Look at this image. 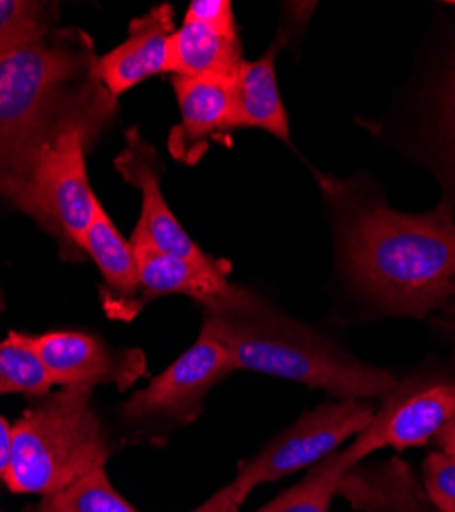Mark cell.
Wrapping results in <instances>:
<instances>
[{"instance_id": "cell-1", "label": "cell", "mask_w": 455, "mask_h": 512, "mask_svg": "<svg viewBox=\"0 0 455 512\" xmlns=\"http://www.w3.org/2000/svg\"><path fill=\"white\" fill-rule=\"evenodd\" d=\"M201 310V328L226 349L236 369L296 381L335 400H384L398 383L390 371L355 359L253 289L232 283Z\"/></svg>"}, {"instance_id": "cell-2", "label": "cell", "mask_w": 455, "mask_h": 512, "mask_svg": "<svg viewBox=\"0 0 455 512\" xmlns=\"http://www.w3.org/2000/svg\"><path fill=\"white\" fill-rule=\"evenodd\" d=\"M341 252L355 287L394 316L427 318L455 297V211L367 205L345 222Z\"/></svg>"}, {"instance_id": "cell-3", "label": "cell", "mask_w": 455, "mask_h": 512, "mask_svg": "<svg viewBox=\"0 0 455 512\" xmlns=\"http://www.w3.org/2000/svg\"><path fill=\"white\" fill-rule=\"evenodd\" d=\"M93 39L52 29L0 60V195L17 205L31 168L97 78Z\"/></svg>"}, {"instance_id": "cell-4", "label": "cell", "mask_w": 455, "mask_h": 512, "mask_svg": "<svg viewBox=\"0 0 455 512\" xmlns=\"http://www.w3.org/2000/svg\"><path fill=\"white\" fill-rule=\"evenodd\" d=\"M91 398V388H62L15 422L5 476L13 492L50 496L105 467L111 435Z\"/></svg>"}, {"instance_id": "cell-5", "label": "cell", "mask_w": 455, "mask_h": 512, "mask_svg": "<svg viewBox=\"0 0 455 512\" xmlns=\"http://www.w3.org/2000/svg\"><path fill=\"white\" fill-rule=\"evenodd\" d=\"M115 113V97L95 78L56 134L41 148L17 207L44 224L68 248L95 220L99 205L87 175V148Z\"/></svg>"}, {"instance_id": "cell-6", "label": "cell", "mask_w": 455, "mask_h": 512, "mask_svg": "<svg viewBox=\"0 0 455 512\" xmlns=\"http://www.w3.org/2000/svg\"><path fill=\"white\" fill-rule=\"evenodd\" d=\"M374 412V404L365 400L324 402L304 412L255 457L242 461L230 486L244 502L257 486L277 482L324 461L328 455L339 451L347 439L363 433L374 418Z\"/></svg>"}, {"instance_id": "cell-7", "label": "cell", "mask_w": 455, "mask_h": 512, "mask_svg": "<svg viewBox=\"0 0 455 512\" xmlns=\"http://www.w3.org/2000/svg\"><path fill=\"white\" fill-rule=\"evenodd\" d=\"M232 371L226 349L201 328L195 345L123 404L121 416L140 433H169L197 420L203 398Z\"/></svg>"}, {"instance_id": "cell-8", "label": "cell", "mask_w": 455, "mask_h": 512, "mask_svg": "<svg viewBox=\"0 0 455 512\" xmlns=\"http://www.w3.org/2000/svg\"><path fill=\"white\" fill-rule=\"evenodd\" d=\"M455 416V379L410 377L398 381L396 388L376 408L367 429L343 449L351 467L367 455L384 447L398 451L425 447Z\"/></svg>"}, {"instance_id": "cell-9", "label": "cell", "mask_w": 455, "mask_h": 512, "mask_svg": "<svg viewBox=\"0 0 455 512\" xmlns=\"http://www.w3.org/2000/svg\"><path fill=\"white\" fill-rule=\"evenodd\" d=\"M25 336L54 386L60 388L115 386L128 390L148 367L140 349H111L87 332L60 330Z\"/></svg>"}, {"instance_id": "cell-10", "label": "cell", "mask_w": 455, "mask_h": 512, "mask_svg": "<svg viewBox=\"0 0 455 512\" xmlns=\"http://www.w3.org/2000/svg\"><path fill=\"white\" fill-rule=\"evenodd\" d=\"M126 150L115 158L117 173L142 193L140 222L132 234V244H150L160 252H169L191 261H203L205 254L185 232V228L169 209L160 189V156L148 142L142 140L140 132L130 130L126 134Z\"/></svg>"}, {"instance_id": "cell-11", "label": "cell", "mask_w": 455, "mask_h": 512, "mask_svg": "<svg viewBox=\"0 0 455 512\" xmlns=\"http://www.w3.org/2000/svg\"><path fill=\"white\" fill-rule=\"evenodd\" d=\"M173 89L181 121L171 130L169 150L175 160L195 164L214 142L238 130L234 78L175 76Z\"/></svg>"}, {"instance_id": "cell-12", "label": "cell", "mask_w": 455, "mask_h": 512, "mask_svg": "<svg viewBox=\"0 0 455 512\" xmlns=\"http://www.w3.org/2000/svg\"><path fill=\"white\" fill-rule=\"evenodd\" d=\"M175 11L169 3L156 5L130 23L128 39L97 58L95 74L115 99L140 82L169 72V46L175 33Z\"/></svg>"}, {"instance_id": "cell-13", "label": "cell", "mask_w": 455, "mask_h": 512, "mask_svg": "<svg viewBox=\"0 0 455 512\" xmlns=\"http://www.w3.org/2000/svg\"><path fill=\"white\" fill-rule=\"evenodd\" d=\"M82 254L91 256L103 277V306L113 320H132L144 306L140 302V269L132 242L126 240L101 201L95 220L80 240Z\"/></svg>"}, {"instance_id": "cell-14", "label": "cell", "mask_w": 455, "mask_h": 512, "mask_svg": "<svg viewBox=\"0 0 455 512\" xmlns=\"http://www.w3.org/2000/svg\"><path fill=\"white\" fill-rule=\"evenodd\" d=\"M140 269V302L146 306L160 295L181 293L203 306L230 289V267L222 261H191L183 256L160 252L150 244H132Z\"/></svg>"}, {"instance_id": "cell-15", "label": "cell", "mask_w": 455, "mask_h": 512, "mask_svg": "<svg viewBox=\"0 0 455 512\" xmlns=\"http://www.w3.org/2000/svg\"><path fill=\"white\" fill-rule=\"evenodd\" d=\"M244 62L236 19L210 23L185 19L169 46V72L175 76L234 78Z\"/></svg>"}, {"instance_id": "cell-16", "label": "cell", "mask_w": 455, "mask_h": 512, "mask_svg": "<svg viewBox=\"0 0 455 512\" xmlns=\"http://www.w3.org/2000/svg\"><path fill=\"white\" fill-rule=\"evenodd\" d=\"M277 44L259 60H244L234 76L236 125L255 127L283 142L289 140V117L277 84Z\"/></svg>"}, {"instance_id": "cell-17", "label": "cell", "mask_w": 455, "mask_h": 512, "mask_svg": "<svg viewBox=\"0 0 455 512\" xmlns=\"http://www.w3.org/2000/svg\"><path fill=\"white\" fill-rule=\"evenodd\" d=\"M351 469L343 451H335L312 465L302 482L287 488L257 512H328L341 480Z\"/></svg>"}, {"instance_id": "cell-18", "label": "cell", "mask_w": 455, "mask_h": 512, "mask_svg": "<svg viewBox=\"0 0 455 512\" xmlns=\"http://www.w3.org/2000/svg\"><path fill=\"white\" fill-rule=\"evenodd\" d=\"M54 383L27 343L23 332H11L0 343V396L25 394L33 398H44L52 394Z\"/></svg>"}, {"instance_id": "cell-19", "label": "cell", "mask_w": 455, "mask_h": 512, "mask_svg": "<svg viewBox=\"0 0 455 512\" xmlns=\"http://www.w3.org/2000/svg\"><path fill=\"white\" fill-rule=\"evenodd\" d=\"M37 512H140L109 482L105 467L95 469L72 486L44 496Z\"/></svg>"}, {"instance_id": "cell-20", "label": "cell", "mask_w": 455, "mask_h": 512, "mask_svg": "<svg viewBox=\"0 0 455 512\" xmlns=\"http://www.w3.org/2000/svg\"><path fill=\"white\" fill-rule=\"evenodd\" d=\"M56 5L35 0H0V60L27 41L54 29Z\"/></svg>"}, {"instance_id": "cell-21", "label": "cell", "mask_w": 455, "mask_h": 512, "mask_svg": "<svg viewBox=\"0 0 455 512\" xmlns=\"http://www.w3.org/2000/svg\"><path fill=\"white\" fill-rule=\"evenodd\" d=\"M423 490L437 512H455V455L431 451L423 463Z\"/></svg>"}, {"instance_id": "cell-22", "label": "cell", "mask_w": 455, "mask_h": 512, "mask_svg": "<svg viewBox=\"0 0 455 512\" xmlns=\"http://www.w3.org/2000/svg\"><path fill=\"white\" fill-rule=\"evenodd\" d=\"M439 105H441V121H443V130L447 134V140L455 148V50L449 56L443 82H441V91H439Z\"/></svg>"}, {"instance_id": "cell-23", "label": "cell", "mask_w": 455, "mask_h": 512, "mask_svg": "<svg viewBox=\"0 0 455 512\" xmlns=\"http://www.w3.org/2000/svg\"><path fill=\"white\" fill-rule=\"evenodd\" d=\"M384 512H437L421 488H402L388 502Z\"/></svg>"}, {"instance_id": "cell-24", "label": "cell", "mask_w": 455, "mask_h": 512, "mask_svg": "<svg viewBox=\"0 0 455 512\" xmlns=\"http://www.w3.org/2000/svg\"><path fill=\"white\" fill-rule=\"evenodd\" d=\"M242 500L238 498L236 490L228 484L218 490L210 500H205L193 512H242Z\"/></svg>"}, {"instance_id": "cell-25", "label": "cell", "mask_w": 455, "mask_h": 512, "mask_svg": "<svg viewBox=\"0 0 455 512\" xmlns=\"http://www.w3.org/2000/svg\"><path fill=\"white\" fill-rule=\"evenodd\" d=\"M11 441H13V426L0 416V480L3 482L11 461Z\"/></svg>"}, {"instance_id": "cell-26", "label": "cell", "mask_w": 455, "mask_h": 512, "mask_svg": "<svg viewBox=\"0 0 455 512\" xmlns=\"http://www.w3.org/2000/svg\"><path fill=\"white\" fill-rule=\"evenodd\" d=\"M435 443L443 453L455 455V416L443 426V431L435 437Z\"/></svg>"}, {"instance_id": "cell-27", "label": "cell", "mask_w": 455, "mask_h": 512, "mask_svg": "<svg viewBox=\"0 0 455 512\" xmlns=\"http://www.w3.org/2000/svg\"><path fill=\"white\" fill-rule=\"evenodd\" d=\"M449 326H451V330L455 332V302H453V306H451V310H449Z\"/></svg>"}, {"instance_id": "cell-28", "label": "cell", "mask_w": 455, "mask_h": 512, "mask_svg": "<svg viewBox=\"0 0 455 512\" xmlns=\"http://www.w3.org/2000/svg\"><path fill=\"white\" fill-rule=\"evenodd\" d=\"M447 5H449V7H455V3H447Z\"/></svg>"}]
</instances>
